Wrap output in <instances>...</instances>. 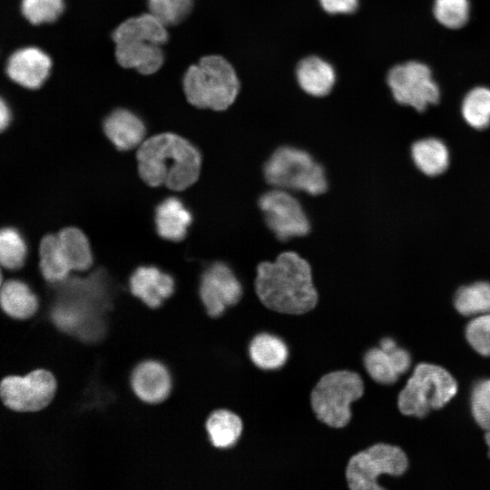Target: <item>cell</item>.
I'll list each match as a JSON object with an SVG mask.
<instances>
[{
	"instance_id": "obj_21",
	"label": "cell",
	"mask_w": 490,
	"mask_h": 490,
	"mask_svg": "<svg viewBox=\"0 0 490 490\" xmlns=\"http://www.w3.org/2000/svg\"><path fill=\"white\" fill-rule=\"evenodd\" d=\"M191 221V212L178 198H167L156 208V230L165 240L172 241L183 240Z\"/></svg>"
},
{
	"instance_id": "obj_3",
	"label": "cell",
	"mask_w": 490,
	"mask_h": 490,
	"mask_svg": "<svg viewBox=\"0 0 490 490\" xmlns=\"http://www.w3.org/2000/svg\"><path fill=\"white\" fill-rule=\"evenodd\" d=\"M168 38L167 27L149 12L127 18L112 34L116 62L142 75L152 74L163 64L162 46Z\"/></svg>"
},
{
	"instance_id": "obj_9",
	"label": "cell",
	"mask_w": 490,
	"mask_h": 490,
	"mask_svg": "<svg viewBox=\"0 0 490 490\" xmlns=\"http://www.w3.org/2000/svg\"><path fill=\"white\" fill-rule=\"evenodd\" d=\"M56 390L57 380L45 368L34 369L24 376H5L0 382L2 405L18 413H34L46 408Z\"/></svg>"
},
{
	"instance_id": "obj_6",
	"label": "cell",
	"mask_w": 490,
	"mask_h": 490,
	"mask_svg": "<svg viewBox=\"0 0 490 490\" xmlns=\"http://www.w3.org/2000/svg\"><path fill=\"white\" fill-rule=\"evenodd\" d=\"M266 181L282 190L304 191L310 195L326 192L328 181L320 163L306 151L283 146L278 148L265 162Z\"/></svg>"
},
{
	"instance_id": "obj_31",
	"label": "cell",
	"mask_w": 490,
	"mask_h": 490,
	"mask_svg": "<svg viewBox=\"0 0 490 490\" xmlns=\"http://www.w3.org/2000/svg\"><path fill=\"white\" fill-rule=\"evenodd\" d=\"M434 14L436 20L446 27L460 28L468 20V0H435Z\"/></svg>"
},
{
	"instance_id": "obj_2",
	"label": "cell",
	"mask_w": 490,
	"mask_h": 490,
	"mask_svg": "<svg viewBox=\"0 0 490 490\" xmlns=\"http://www.w3.org/2000/svg\"><path fill=\"white\" fill-rule=\"evenodd\" d=\"M136 157L141 178L152 187L165 185L173 191H183L198 180L201 172V152L175 133L148 138L139 146Z\"/></svg>"
},
{
	"instance_id": "obj_13",
	"label": "cell",
	"mask_w": 490,
	"mask_h": 490,
	"mask_svg": "<svg viewBox=\"0 0 490 490\" xmlns=\"http://www.w3.org/2000/svg\"><path fill=\"white\" fill-rule=\"evenodd\" d=\"M130 386L141 401L157 405L165 401L172 393L173 382L170 369L157 359H145L131 372Z\"/></svg>"
},
{
	"instance_id": "obj_37",
	"label": "cell",
	"mask_w": 490,
	"mask_h": 490,
	"mask_svg": "<svg viewBox=\"0 0 490 490\" xmlns=\"http://www.w3.org/2000/svg\"><path fill=\"white\" fill-rule=\"evenodd\" d=\"M485 442L488 446V456L490 457V431H487L485 436Z\"/></svg>"
},
{
	"instance_id": "obj_5",
	"label": "cell",
	"mask_w": 490,
	"mask_h": 490,
	"mask_svg": "<svg viewBox=\"0 0 490 490\" xmlns=\"http://www.w3.org/2000/svg\"><path fill=\"white\" fill-rule=\"evenodd\" d=\"M361 376L348 368L322 375L310 391L309 402L316 418L332 428H343L352 420V405L362 398Z\"/></svg>"
},
{
	"instance_id": "obj_10",
	"label": "cell",
	"mask_w": 490,
	"mask_h": 490,
	"mask_svg": "<svg viewBox=\"0 0 490 490\" xmlns=\"http://www.w3.org/2000/svg\"><path fill=\"white\" fill-rule=\"evenodd\" d=\"M259 207L267 226L281 241L306 236L310 231L300 202L286 190L275 188L263 193Z\"/></svg>"
},
{
	"instance_id": "obj_24",
	"label": "cell",
	"mask_w": 490,
	"mask_h": 490,
	"mask_svg": "<svg viewBox=\"0 0 490 490\" xmlns=\"http://www.w3.org/2000/svg\"><path fill=\"white\" fill-rule=\"evenodd\" d=\"M58 240L72 270L83 271L93 264V255L86 236L77 228L59 231Z\"/></svg>"
},
{
	"instance_id": "obj_1",
	"label": "cell",
	"mask_w": 490,
	"mask_h": 490,
	"mask_svg": "<svg viewBox=\"0 0 490 490\" xmlns=\"http://www.w3.org/2000/svg\"><path fill=\"white\" fill-rule=\"evenodd\" d=\"M254 290L264 308L279 314L303 315L319 301L310 265L293 251L279 254L274 262L260 263Z\"/></svg>"
},
{
	"instance_id": "obj_4",
	"label": "cell",
	"mask_w": 490,
	"mask_h": 490,
	"mask_svg": "<svg viewBox=\"0 0 490 490\" xmlns=\"http://www.w3.org/2000/svg\"><path fill=\"white\" fill-rule=\"evenodd\" d=\"M182 89L187 102L194 107L220 112L234 103L240 82L225 57L209 54L188 67L183 74Z\"/></svg>"
},
{
	"instance_id": "obj_15",
	"label": "cell",
	"mask_w": 490,
	"mask_h": 490,
	"mask_svg": "<svg viewBox=\"0 0 490 490\" xmlns=\"http://www.w3.org/2000/svg\"><path fill=\"white\" fill-rule=\"evenodd\" d=\"M131 293L149 309H159L172 296L175 289L173 278L152 266L137 268L129 279Z\"/></svg>"
},
{
	"instance_id": "obj_26",
	"label": "cell",
	"mask_w": 490,
	"mask_h": 490,
	"mask_svg": "<svg viewBox=\"0 0 490 490\" xmlns=\"http://www.w3.org/2000/svg\"><path fill=\"white\" fill-rule=\"evenodd\" d=\"M363 366L368 376L377 383L390 385L395 383L399 373L391 351L380 347H373L363 355Z\"/></svg>"
},
{
	"instance_id": "obj_30",
	"label": "cell",
	"mask_w": 490,
	"mask_h": 490,
	"mask_svg": "<svg viewBox=\"0 0 490 490\" xmlns=\"http://www.w3.org/2000/svg\"><path fill=\"white\" fill-rule=\"evenodd\" d=\"M21 13L32 24H49L57 20L64 10V0H21Z\"/></svg>"
},
{
	"instance_id": "obj_20",
	"label": "cell",
	"mask_w": 490,
	"mask_h": 490,
	"mask_svg": "<svg viewBox=\"0 0 490 490\" xmlns=\"http://www.w3.org/2000/svg\"><path fill=\"white\" fill-rule=\"evenodd\" d=\"M0 306L5 315L26 320L35 316L39 300L27 284L18 279H8L1 285Z\"/></svg>"
},
{
	"instance_id": "obj_17",
	"label": "cell",
	"mask_w": 490,
	"mask_h": 490,
	"mask_svg": "<svg viewBox=\"0 0 490 490\" xmlns=\"http://www.w3.org/2000/svg\"><path fill=\"white\" fill-rule=\"evenodd\" d=\"M336 77L333 65L318 55L304 57L296 67L298 84L310 96L328 95L334 88Z\"/></svg>"
},
{
	"instance_id": "obj_22",
	"label": "cell",
	"mask_w": 490,
	"mask_h": 490,
	"mask_svg": "<svg viewBox=\"0 0 490 490\" xmlns=\"http://www.w3.org/2000/svg\"><path fill=\"white\" fill-rule=\"evenodd\" d=\"M40 270L50 283L63 282L72 270L61 249L57 235L44 236L39 248Z\"/></svg>"
},
{
	"instance_id": "obj_27",
	"label": "cell",
	"mask_w": 490,
	"mask_h": 490,
	"mask_svg": "<svg viewBox=\"0 0 490 490\" xmlns=\"http://www.w3.org/2000/svg\"><path fill=\"white\" fill-rule=\"evenodd\" d=\"M462 114L470 126L475 129L486 128L490 124V89H472L463 101Z\"/></svg>"
},
{
	"instance_id": "obj_19",
	"label": "cell",
	"mask_w": 490,
	"mask_h": 490,
	"mask_svg": "<svg viewBox=\"0 0 490 490\" xmlns=\"http://www.w3.org/2000/svg\"><path fill=\"white\" fill-rule=\"evenodd\" d=\"M205 429L213 447L228 449L233 447L240 439L244 422L235 411L220 407L208 416Z\"/></svg>"
},
{
	"instance_id": "obj_32",
	"label": "cell",
	"mask_w": 490,
	"mask_h": 490,
	"mask_svg": "<svg viewBox=\"0 0 490 490\" xmlns=\"http://www.w3.org/2000/svg\"><path fill=\"white\" fill-rule=\"evenodd\" d=\"M471 410L475 422L490 431V378L478 381L471 393Z\"/></svg>"
},
{
	"instance_id": "obj_33",
	"label": "cell",
	"mask_w": 490,
	"mask_h": 490,
	"mask_svg": "<svg viewBox=\"0 0 490 490\" xmlns=\"http://www.w3.org/2000/svg\"><path fill=\"white\" fill-rule=\"evenodd\" d=\"M466 337L480 355L490 356V312L473 318L466 328Z\"/></svg>"
},
{
	"instance_id": "obj_25",
	"label": "cell",
	"mask_w": 490,
	"mask_h": 490,
	"mask_svg": "<svg viewBox=\"0 0 490 490\" xmlns=\"http://www.w3.org/2000/svg\"><path fill=\"white\" fill-rule=\"evenodd\" d=\"M455 307L464 316L490 312V283L479 281L460 288L455 297Z\"/></svg>"
},
{
	"instance_id": "obj_35",
	"label": "cell",
	"mask_w": 490,
	"mask_h": 490,
	"mask_svg": "<svg viewBox=\"0 0 490 490\" xmlns=\"http://www.w3.org/2000/svg\"><path fill=\"white\" fill-rule=\"evenodd\" d=\"M11 122V111L5 102V100L2 98L0 102V127L1 131H4L6 127H8L9 123Z\"/></svg>"
},
{
	"instance_id": "obj_12",
	"label": "cell",
	"mask_w": 490,
	"mask_h": 490,
	"mask_svg": "<svg viewBox=\"0 0 490 490\" xmlns=\"http://www.w3.org/2000/svg\"><path fill=\"white\" fill-rule=\"evenodd\" d=\"M242 296V285L229 265L216 261L202 272L199 297L209 318L221 317L228 309L236 306Z\"/></svg>"
},
{
	"instance_id": "obj_23",
	"label": "cell",
	"mask_w": 490,
	"mask_h": 490,
	"mask_svg": "<svg viewBox=\"0 0 490 490\" xmlns=\"http://www.w3.org/2000/svg\"><path fill=\"white\" fill-rule=\"evenodd\" d=\"M412 157L417 168L430 176L442 173L449 163L446 146L436 138L415 142L412 146Z\"/></svg>"
},
{
	"instance_id": "obj_14",
	"label": "cell",
	"mask_w": 490,
	"mask_h": 490,
	"mask_svg": "<svg viewBox=\"0 0 490 490\" xmlns=\"http://www.w3.org/2000/svg\"><path fill=\"white\" fill-rule=\"evenodd\" d=\"M52 60L42 49L26 46L7 58L5 73L15 83L30 90L40 88L50 75Z\"/></svg>"
},
{
	"instance_id": "obj_11",
	"label": "cell",
	"mask_w": 490,
	"mask_h": 490,
	"mask_svg": "<svg viewBox=\"0 0 490 490\" xmlns=\"http://www.w3.org/2000/svg\"><path fill=\"white\" fill-rule=\"evenodd\" d=\"M387 84L396 101L419 112L439 100V89L426 64L411 61L393 67L387 74Z\"/></svg>"
},
{
	"instance_id": "obj_7",
	"label": "cell",
	"mask_w": 490,
	"mask_h": 490,
	"mask_svg": "<svg viewBox=\"0 0 490 490\" xmlns=\"http://www.w3.org/2000/svg\"><path fill=\"white\" fill-rule=\"evenodd\" d=\"M457 384L445 368L418 364L398 395L397 407L407 416L425 417L431 410L446 405L456 394Z\"/></svg>"
},
{
	"instance_id": "obj_18",
	"label": "cell",
	"mask_w": 490,
	"mask_h": 490,
	"mask_svg": "<svg viewBox=\"0 0 490 490\" xmlns=\"http://www.w3.org/2000/svg\"><path fill=\"white\" fill-rule=\"evenodd\" d=\"M250 361L262 370L279 369L288 362L290 350L288 343L279 335L268 331L255 334L248 346Z\"/></svg>"
},
{
	"instance_id": "obj_36",
	"label": "cell",
	"mask_w": 490,
	"mask_h": 490,
	"mask_svg": "<svg viewBox=\"0 0 490 490\" xmlns=\"http://www.w3.org/2000/svg\"><path fill=\"white\" fill-rule=\"evenodd\" d=\"M379 347L388 352V351H391L393 350L394 348H396L397 347V343L395 342V340L391 338H383L380 341H379Z\"/></svg>"
},
{
	"instance_id": "obj_16",
	"label": "cell",
	"mask_w": 490,
	"mask_h": 490,
	"mask_svg": "<svg viewBox=\"0 0 490 490\" xmlns=\"http://www.w3.org/2000/svg\"><path fill=\"white\" fill-rule=\"evenodd\" d=\"M103 132L117 149L127 151L142 144L145 125L132 112L118 108L104 119Z\"/></svg>"
},
{
	"instance_id": "obj_34",
	"label": "cell",
	"mask_w": 490,
	"mask_h": 490,
	"mask_svg": "<svg viewBox=\"0 0 490 490\" xmlns=\"http://www.w3.org/2000/svg\"><path fill=\"white\" fill-rule=\"evenodd\" d=\"M322 9L329 15H348L354 13L358 0H318Z\"/></svg>"
},
{
	"instance_id": "obj_28",
	"label": "cell",
	"mask_w": 490,
	"mask_h": 490,
	"mask_svg": "<svg viewBox=\"0 0 490 490\" xmlns=\"http://www.w3.org/2000/svg\"><path fill=\"white\" fill-rule=\"evenodd\" d=\"M26 245L21 234L13 228H4L0 234V261L7 270H18L26 258Z\"/></svg>"
},
{
	"instance_id": "obj_8",
	"label": "cell",
	"mask_w": 490,
	"mask_h": 490,
	"mask_svg": "<svg viewBox=\"0 0 490 490\" xmlns=\"http://www.w3.org/2000/svg\"><path fill=\"white\" fill-rule=\"evenodd\" d=\"M407 466V457L401 448L377 443L349 457L345 476L350 490H383L378 483L380 475L399 476Z\"/></svg>"
},
{
	"instance_id": "obj_29",
	"label": "cell",
	"mask_w": 490,
	"mask_h": 490,
	"mask_svg": "<svg viewBox=\"0 0 490 490\" xmlns=\"http://www.w3.org/2000/svg\"><path fill=\"white\" fill-rule=\"evenodd\" d=\"M194 0H147L149 13L166 27L179 24L192 10Z\"/></svg>"
}]
</instances>
